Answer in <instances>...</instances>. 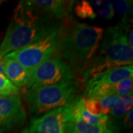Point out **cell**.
Instances as JSON below:
<instances>
[{"instance_id":"cell-1","label":"cell","mask_w":133,"mask_h":133,"mask_svg":"<svg viewBox=\"0 0 133 133\" xmlns=\"http://www.w3.org/2000/svg\"><path fill=\"white\" fill-rule=\"evenodd\" d=\"M61 26L29 1L20 2L0 45V58L44 38Z\"/></svg>"},{"instance_id":"cell-2","label":"cell","mask_w":133,"mask_h":133,"mask_svg":"<svg viewBox=\"0 0 133 133\" xmlns=\"http://www.w3.org/2000/svg\"><path fill=\"white\" fill-rule=\"evenodd\" d=\"M129 30L127 17L104 33L98 54L91 60L84 72L86 81L115 67L132 65V48L127 38Z\"/></svg>"},{"instance_id":"cell-3","label":"cell","mask_w":133,"mask_h":133,"mask_svg":"<svg viewBox=\"0 0 133 133\" xmlns=\"http://www.w3.org/2000/svg\"><path fill=\"white\" fill-rule=\"evenodd\" d=\"M103 34L101 28L77 23L64 34L60 56L76 69L84 72L99 48Z\"/></svg>"},{"instance_id":"cell-4","label":"cell","mask_w":133,"mask_h":133,"mask_svg":"<svg viewBox=\"0 0 133 133\" xmlns=\"http://www.w3.org/2000/svg\"><path fill=\"white\" fill-rule=\"evenodd\" d=\"M78 85L74 80L28 90L25 100L29 110L41 114L62 107L76 96Z\"/></svg>"},{"instance_id":"cell-5","label":"cell","mask_w":133,"mask_h":133,"mask_svg":"<svg viewBox=\"0 0 133 133\" xmlns=\"http://www.w3.org/2000/svg\"><path fill=\"white\" fill-rule=\"evenodd\" d=\"M64 34V29L61 26L44 38L10 52L5 57L14 59L27 70H31L46 59L59 53Z\"/></svg>"},{"instance_id":"cell-6","label":"cell","mask_w":133,"mask_h":133,"mask_svg":"<svg viewBox=\"0 0 133 133\" xmlns=\"http://www.w3.org/2000/svg\"><path fill=\"white\" fill-rule=\"evenodd\" d=\"M74 78L70 65L63 60L59 53H57L30 70L26 89L28 90L38 87L72 81Z\"/></svg>"},{"instance_id":"cell-7","label":"cell","mask_w":133,"mask_h":133,"mask_svg":"<svg viewBox=\"0 0 133 133\" xmlns=\"http://www.w3.org/2000/svg\"><path fill=\"white\" fill-rule=\"evenodd\" d=\"M67 110L65 105L34 118L22 133H64Z\"/></svg>"},{"instance_id":"cell-8","label":"cell","mask_w":133,"mask_h":133,"mask_svg":"<svg viewBox=\"0 0 133 133\" xmlns=\"http://www.w3.org/2000/svg\"><path fill=\"white\" fill-rule=\"evenodd\" d=\"M26 119V111L19 96L0 95V128L3 131L22 127Z\"/></svg>"},{"instance_id":"cell-9","label":"cell","mask_w":133,"mask_h":133,"mask_svg":"<svg viewBox=\"0 0 133 133\" xmlns=\"http://www.w3.org/2000/svg\"><path fill=\"white\" fill-rule=\"evenodd\" d=\"M29 2L40 12L58 19H66L69 16L72 2L61 0H30Z\"/></svg>"},{"instance_id":"cell-10","label":"cell","mask_w":133,"mask_h":133,"mask_svg":"<svg viewBox=\"0 0 133 133\" xmlns=\"http://www.w3.org/2000/svg\"><path fill=\"white\" fill-rule=\"evenodd\" d=\"M132 65L118 66L92 78L88 81H87V83L114 85L122 80L132 78Z\"/></svg>"},{"instance_id":"cell-11","label":"cell","mask_w":133,"mask_h":133,"mask_svg":"<svg viewBox=\"0 0 133 133\" xmlns=\"http://www.w3.org/2000/svg\"><path fill=\"white\" fill-rule=\"evenodd\" d=\"M5 76L16 87L27 85L30 77V70L24 68L19 62L8 58H3Z\"/></svg>"},{"instance_id":"cell-12","label":"cell","mask_w":133,"mask_h":133,"mask_svg":"<svg viewBox=\"0 0 133 133\" xmlns=\"http://www.w3.org/2000/svg\"><path fill=\"white\" fill-rule=\"evenodd\" d=\"M132 92L124 96H120L118 103L111 109L109 114L115 118H121L125 116L127 112L132 108Z\"/></svg>"},{"instance_id":"cell-13","label":"cell","mask_w":133,"mask_h":133,"mask_svg":"<svg viewBox=\"0 0 133 133\" xmlns=\"http://www.w3.org/2000/svg\"><path fill=\"white\" fill-rule=\"evenodd\" d=\"M68 124L76 133H104L107 123L91 125L87 124L81 119L74 123Z\"/></svg>"},{"instance_id":"cell-14","label":"cell","mask_w":133,"mask_h":133,"mask_svg":"<svg viewBox=\"0 0 133 133\" xmlns=\"http://www.w3.org/2000/svg\"><path fill=\"white\" fill-rule=\"evenodd\" d=\"M94 10L95 18L103 19H111L114 17L115 13L108 2L92 1L89 2Z\"/></svg>"},{"instance_id":"cell-15","label":"cell","mask_w":133,"mask_h":133,"mask_svg":"<svg viewBox=\"0 0 133 133\" xmlns=\"http://www.w3.org/2000/svg\"><path fill=\"white\" fill-rule=\"evenodd\" d=\"M115 14L122 16L123 18H127L129 13L132 14V1H108Z\"/></svg>"},{"instance_id":"cell-16","label":"cell","mask_w":133,"mask_h":133,"mask_svg":"<svg viewBox=\"0 0 133 133\" xmlns=\"http://www.w3.org/2000/svg\"><path fill=\"white\" fill-rule=\"evenodd\" d=\"M19 89L3 74H0V95L19 96Z\"/></svg>"},{"instance_id":"cell-17","label":"cell","mask_w":133,"mask_h":133,"mask_svg":"<svg viewBox=\"0 0 133 133\" xmlns=\"http://www.w3.org/2000/svg\"><path fill=\"white\" fill-rule=\"evenodd\" d=\"M74 10L76 16L81 19H93L95 18L94 10L90 2L87 1H81L78 2L74 8Z\"/></svg>"},{"instance_id":"cell-18","label":"cell","mask_w":133,"mask_h":133,"mask_svg":"<svg viewBox=\"0 0 133 133\" xmlns=\"http://www.w3.org/2000/svg\"><path fill=\"white\" fill-rule=\"evenodd\" d=\"M102 107V113L104 115H108L111 109L118 103L120 101V96L117 95H112L103 97L98 99Z\"/></svg>"},{"instance_id":"cell-19","label":"cell","mask_w":133,"mask_h":133,"mask_svg":"<svg viewBox=\"0 0 133 133\" xmlns=\"http://www.w3.org/2000/svg\"><path fill=\"white\" fill-rule=\"evenodd\" d=\"M81 118L83 121L85 123L91 125H95V124H101V123H107L109 117L108 115H93L89 113L84 108L82 110L81 112Z\"/></svg>"},{"instance_id":"cell-20","label":"cell","mask_w":133,"mask_h":133,"mask_svg":"<svg viewBox=\"0 0 133 133\" xmlns=\"http://www.w3.org/2000/svg\"><path fill=\"white\" fill-rule=\"evenodd\" d=\"M132 78H128L119 81L115 84V95L118 96H124L132 92Z\"/></svg>"},{"instance_id":"cell-21","label":"cell","mask_w":133,"mask_h":133,"mask_svg":"<svg viewBox=\"0 0 133 133\" xmlns=\"http://www.w3.org/2000/svg\"><path fill=\"white\" fill-rule=\"evenodd\" d=\"M84 109L93 115H102V107L99 101L96 98H87L84 101Z\"/></svg>"},{"instance_id":"cell-22","label":"cell","mask_w":133,"mask_h":133,"mask_svg":"<svg viewBox=\"0 0 133 133\" xmlns=\"http://www.w3.org/2000/svg\"><path fill=\"white\" fill-rule=\"evenodd\" d=\"M132 108L129 111L127 112V113L124 116L125 117L124 118V124L130 128L132 127Z\"/></svg>"},{"instance_id":"cell-23","label":"cell","mask_w":133,"mask_h":133,"mask_svg":"<svg viewBox=\"0 0 133 133\" xmlns=\"http://www.w3.org/2000/svg\"><path fill=\"white\" fill-rule=\"evenodd\" d=\"M64 133H76V132L71 128V127L70 126V124H68V123H66V124H65Z\"/></svg>"},{"instance_id":"cell-24","label":"cell","mask_w":133,"mask_h":133,"mask_svg":"<svg viewBox=\"0 0 133 133\" xmlns=\"http://www.w3.org/2000/svg\"><path fill=\"white\" fill-rule=\"evenodd\" d=\"M104 133H115L113 129H112V127L111 124L109 123L108 124H107V127L105 129Z\"/></svg>"},{"instance_id":"cell-25","label":"cell","mask_w":133,"mask_h":133,"mask_svg":"<svg viewBox=\"0 0 133 133\" xmlns=\"http://www.w3.org/2000/svg\"><path fill=\"white\" fill-rule=\"evenodd\" d=\"M0 74L5 75L4 64H3V58H0Z\"/></svg>"},{"instance_id":"cell-26","label":"cell","mask_w":133,"mask_h":133,"mask_svg":"<svg viewBox=\"0 0 133 133\" xmlns=\"http://www.w3.org/2000/svg\"><path fill=\"white\" fill-rule=\"evenodd\" d=\"M2 132H3V130H2V129L0 128V133H2Z\"/></svg>"}]
</instances>
